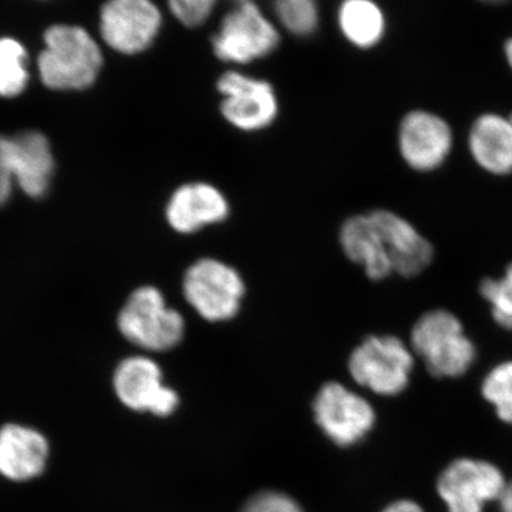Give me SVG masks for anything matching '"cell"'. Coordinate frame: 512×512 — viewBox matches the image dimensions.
Segmentation results:
<instances>
[{"mask_svg":"<svg viewBox=\"0 0 512 512\" xmlns=\"http://www.w3.org/2000/svg\"><path fill=\"white\" fill-rule=\"evenodd\" d=\"M45 50L40 53V79L49 89L82 90L92 86L103 66V56L86 30L55 25L46 30Z\"/></svg>","mask_w":512,"mask_h":512,"instance_id":"1","label":"cell"},{"mask_svg":"<svg viewBox=\"0 0 512 512\" xmlns=\"http://www.w3.org/2000/svg\"><path fill=\"white\" fill-rule=\"evenodd\" d=\"M412 350L423 359L430 375L456 379L476 362L473 340L454 313L436 309L424 313L412 330Z\"/></svg>","mask_w":512,"mask_h":512,"instance_id":"2","label":"cell"},{"mask_svg":"<svg viewBox=\"0 0 512 512\" xmlns=\"http://www.w3.org/2000/svg\"><path fill=\"white\" fill-rule=\"evenodd\" d=\"M119 329L128 342L140 349L167 352L183 340L185 322L157 288L141 286L121 309Z\"/></svg>","mask_w":512,"mask_h":512,"instance_id":"3","label":"cell"},{"mask_svg":"<svg viewBox=\"0 0 512 512\" xmlns=\"http://www.w3.org/2000/svg\"><path fill=\"white\" fill-rule=\"evenodd\" d=\"M413 355V350L396 336H370L350 355V376L379 396H397L409 386Z\"/></svg>","mask_w":512,"mask_h":512,"instance_id":"4","label":"cell"},{"mask_svg":"<svg viewBox=\"0 0 512 512\" xmlns=\"http://www.w3.org/2000/svg\"><path fill=\"white\" fill-rule=\"evenodd\" d=\"M183 291L191 308L210 322L237 315L245 295L241 275L217 259H200L185 272Z\"/></svg>","mask_w":512,"mask_h":512,"instance_id":"5","label":"cell"},{"mask_svg":"<svg viewBox=\"0 0 512 512\" xmlns=\"http://www.w3.org/2000/svg\"><path fill=\"white\" fill-rule=\"evenodd\" d=\"M279 45V32L252 0L238 3L212 39L215 55L227 63L247 64L271 55Z\"/></svg>","mask_w":512,"mask_h":512,"instance_id":"6","label":"cell"},{"mask_svg":"<svg viewBox=\"0 0 512 512\" xmlns=\"http://www.w3.org/2000/svg\"><path fill=\"white\" fill-rule=\"evenodd\" d=\"M507 484L503 471L494 464L458 458L440 474L437 493L448 512H484L485 505L500 500Z\"/></svg>","mask_w":512,"mask_h":512,"instance_id":"7","label":"cell"},{"mask_svg":"<svg viewBox=\"0 0 512 512\" xmlns=\"http://www.w3.org/2000/svg\"><path fill=\"white\" fill-rule=\"evenodd\" d=\"M313 414L320 430L340 447L360 443L376 423L372 404L336 382L326 383L319 390L313 402Z\"/></svg>","mask_w":512,"mask_h":512,"instance_id":"8","label":"cell"},{"mask_svg":"<svg viewBox=\"0 0 512 512\" xmlns=\"http://www.w3.org/2000/svg\"><path fill=\"white\" fill-rule=\"evenodd\" d=\"M163 25L153 0H109L101 9L104 42L123 55H137L151 45Z\"/></svg>","mask_w":512,"mask_h":512,"instance_id":"9","label":"cell"},{"mask_svg":"<svg viewBox=\"0 0 512 512\" xmlns=\"http://www.w3.org/2000/svg\"><path fill=\"white\" fill-rule=\"evenodd\" d=\"M113 383L120 402L134 412L167 417L180 403L177 392L164 383L161 367L147 356L123 360L114 373Z\"/></svg>","mask_w":512,"mask_h":512,"instance_id":"10","label":"cell"},{"mask_svg":"<svg viewBox=\"0 0 512 512\" xmlns=\"http://www.w3.org/2000/svg\"><path fill=\"white\" fill-rule=\"evenodd\" d=\"M222 116L242 131L271 126L278 114L274 87L264 80L238 72H227L218 80Z\"/></svg>","mask_w":512,"mask_h":512,"instance_id":"11","label":"cell"},{"mask_svg":"<svg viewBox=\"0 0 512 512\" xmlns=\"http://www.w3.org/2000/svg\"><path fill=\"white\" fill-rule=\"evenodd\" d=\"M399 148L413 170L427 173L441 167L453 148V131L443 117L426 110L407 113L400 124Z\"/></svg>","mask_w":512,"mask_h":512,"instance_id":"12","label":"cell"},{"mask_svg":"<svg viewBox=\"0 0 512 512\" xmlns=\"http://www.w3.org/2000/svg\"><path fill=\"white\" fill-rule=\"evenodd\" d=\"M369 215L382 235L393 272L413 278L429 268L434 258L433 245L409 221L387 210Z\"/></svg>","mask_w":512,"mask_h":512,"instance_id":"13","label":"cell"},{"mask_svg":"<svg viewBox=\"0 0 512 512\" xmlns=\"http://www.w3.org/2000/svg\"><path fill=\"white\" fill-rule=\"evenodd\" d=\"M228 214L227 198L207 183H190L178 188L165 210L168 224L180 234H192L207 225L217 224Z\"/></svg>","mask_w":512,"mask_h":512,"instance_id":"14","label":"cell"},{"mask_svg":"<svg viewBox=\"0 0 512 512\" xmlns=\"http://www.w3.org/2000/svg\"><path fill=\"white\" fill-rule=\"evenodd\" d=\"M49 443L39 431L20 424L0 429V476L10 481L33 480L45 471Z\"/></svg>","mask_w":512,"mask_h":512,"instance_id":"15","label":"cell"},{"mask_svg":"<svg viewBox=\"0 0 512 512\" xmlns=\"http://www.w3.org/2000/svg\"><path fill=\"white\" fill-rule=\"evenodd\" d=\"M9 150L16 183L29 197L45 195L55 168L47 138L37 131H25L9 137Z\"/></svg>","mask_w":512,"mask_h":512,"instance_id":"16","label":"cell"},{"mask_svg":"<svg viewBox=\"0 0 512 512\" xmlns=\"http://www.w3.org/2000/svg\"><path fill=\"white\" fill-rule=\"evenodd\" d=\"M468 148L487 173L512 174V124L508 117L495 113L478 117L468 136Z\"/></svg>","mask_w":512,"mask_h":512,"instance_id":"17","label":"cell"},{"mask_svg":"<svg viewBox=\"0 0 512 512\" xmlns=\"http://www.w3.org/2000/svg\"><path fill=\"white\" fill-rule=\"evenodd\" d=\"M340 244L350 261L362 266L373 281L393 274L386 245L369 214L356 215L343 224Z\"/></svg>","mask_w":512,"mask_h":512,"instance_id":"18","label":"cell"},{"mask_svg":"<svg viewBox=\"0 0 512 512\" xmlns=\"http://www.w3.org/2000/svg\"><path fill=\"white\" fill-rule=\"evenodd\" d=\"M338 23L350 45L362 50L379 46L387 32L386 13L376 0H343Z\"/></svg>","mask_w":512,"mask_h":512,"instance_id":"19","label":"cell"},{"mask_svg":"<svg viewBox=\"0 0 512 512\" xmlns=\"http://www.w3.org/2000/svg\"><path fill=\"white\" fill-rule=\"evenodd\" d=\"M25 47L18 40L0 39V96L15 97L25 90L29 73Z\"/></svg>","mask_w":512,"mask_h":512,"instance_id":"20","label":"cell"},{"mask_svg":"<svg viewBox=\"0 0 512 512\" xmlns=\"http://www.w3.org/2000/svg\"><path fill=\"white\" fill-rule=\"evenodd\" d=\"M275 15L281 25L295 36H311L319 25L316 0H275Z\"/></svg>","mask_w":512,"mask_h":512,"instance_id":"21","label":"cell"},{"mask_svg":"<svg viewBox=\"0 0 512 512\" xmlns=\"http://www.w3.org/2000/svg\"><path fill=\"white\" fill-rule=\"evenodd\" d=\"M481 393L493 404L498 419L512 424V360L500 363L485 376Z\"/></svg>","mask_w":512,"mask_h":512,"instance_id":"22","label":"cell"},{"mask_svg":"<svg viewBox=\"0 0 512 512\" xmlns=\"http://www.w3.org/2000/svg\"><path fill=\"white\" fill-rule=\"evenodd\" d=\"M480 293L490 303L495 322L501 328L512 330V262L501 278L484 279Z\"/></svg>","mask_w":512,"mask_h":512,"instance_id":"23","label":"cell"},{"mask_svg":"<svg viewBox=\"0 0 512 512\" xmlns=\"http://www.w3.org/2000/svg\"><path fill=\"white\" fill-rule=\"evenodd\" d=\"M218 0H167L168 8L178 22L197 28L210 18Z\"/></svg>","mask_w":512,"mask_h":512,"instance_id":"24","label":"cell"},{"mask_svg":"<svg viewBox=\"0 0 512 512\" xmlns=\"http://www.w3.org/2000/svg\"><path fill=\"white\" fill-rule=\"evenodd\" d=\"M241 512H305L298 501L279 491L256 494Z\"/></svg>","mask_w":512,"mask_h":512,"instance_id":"25","label":"cell"},{"mask_svg":"<svg viewBox=\"0 0 512 512\" xmlns=\"http://www.w3.org/2000/svg\"><path fill=\"white\" fill-rule=\"evenodd\" d=\"M13 181L15 175L10 160L9 137L0 136V205L9 200Z\"/></svg>","mask_w":512,"mask_h":512,"instance_id":"26","label":"cell"},{"mask_svg":"<svg viewBox=\"0 0 512 512\" xmlns=\"http://www.w3.org/2000/svg\"><path fill=\"white\" fill-rule=\"evenodd\" d=\"M382 512H424V510L412 500H399L387 505Z\"/></svg>","mask_w":512,"mask_h":512,"instance_id":"27","label":"cell"},{"mask_svg":"<svg viewBox=\"0 0 512 512\" xmlns=\"http://www.w3.org/2000/svg\"><path fill=\"white\" fill-rule=\"evenodd\" d=\"M501 512H512V483L507 484L500 500Z\"/></svg>","mask_w":512,"mask_h":512,"instance_id":"28","label":"cell"},{"mask_svg":"<svg viewBox=\"0 0 512 512\" xmlns=\"http://www.w3.org/2000/svg\"><path fill=\"white\" fill-rule=\"evenodd\" d=\"M503 53L505 63H507L508 67H510V69L512 70V36L508 37V39H505L503 45Z\"/></svg>","mask_w":512,"mask_h":512,"instance_id":"29","label":"cell"},{"mask_svg":"<svg viewBox=\"0 0 512 512\" xmlns=\"http://www.w3.org/2000/svg\"><path fill=\"white\" fill-rule=\"evenodd\" d=\"M478 2L485 3V5H504L511 0H478Z\"/></svg>","mask_w":512,"mask_h":512,"instance_id":"30","label":"cell"},{"mask_svg":"<svg viewBox=\"0 0 512 512\" xmlns=\"http://www.w3.org/2000/svg\"><path fill=\"white\" fill-rule=\"evenodd\" d=\"M508 120H510L512 124V113L510 114V116H508Z\"/></svg>","mask_w":512,"mask_h":512,"instance_id":"31","label":"cell"}]
</instances>
